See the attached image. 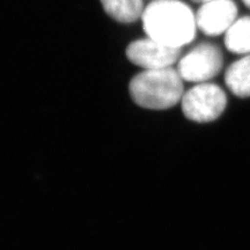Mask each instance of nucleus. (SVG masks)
Masks as SVG:
<instances>
[{
  "mask_svg": "<svg viewBox=\"0 0 250 250\" xmlns=\"http://www.w3.org/2000/svg\"><path fill=\"white\" fill-rule=\"evenodd\" d=\"M142 21L147 37L171 48L182 49L196 36V15L180 0H154L144 8Z\"/></svg>",
  "mask_w": 250,
  "mask_h": 250,
  "instance_id": "nucleus-1",
  "label": "nucleus"
},
{
  "mask_svg": "<svg viewBox=\"0 0 250 250\" xmlns=\"http://www.w3.org/2000/svg\"><path fill=\"white\" fill-rule=\"evenodd\" d=\"M183 81L173 67L144 70L130 81V95L140 107L164 110L182 100Z\"/></svg>",
  "mask_w": 250,
  "mask_h": 250,
  "instance_id": "nucleus-2",
  "label": "nucleus"
},
{
  "mask_svg": "<svg viewBox=\"0 0 250 250\" xmlns=\"http://www.w3.org/2000/svg\"><path fill=\"white\" fill-rule=\"evenodd\" d=\"M182 111L188 120L208 123L221 116L227 104V96L218 85L197 83L183 94Z\"/></svg>",
  "mask_w": 250,
  "mask_h": 250,
  "instance_id": "nucleus-3",
  "label": "nucleus"
},
{
  "mask_svg": "<svg viewBox=\"0 0 250 250\" xmlns=\"http://www.w3.org/2000/svg\"><path fill=\"white\" fill-rule=\"evenodd\" d=\"M225 83L237 98H250V55H246L227 68Z\"/></svg>",
  "mask_w": 250,
  "mask_h": 250,
  "instance_id": "nucleus-7",
  "label": "nucleus"
},
{
  "mask_svg": "<svg viewBox=\"0 0 250 250\" xmlns=\"http://www.w3.org/2000/svg\"><path fill=\"white\" fill-rule=\"evenodd\" d=\"M237 7L232 0H213L202 4L196 13L197 28L208 36L225 34L235 22Z\"/></svg>",
  "mask_w": 250,
  "mask_h": 250,
  "instance_id": "nucleus-6",
  "label": "nucleus"
},
{
  "mask_svg": "<svg viewBox=\"0 0 250 250\" xmlns=\"http://www.w3.org/2000/svg\"><path fill=\"white\" fill-rule=\"evenodd\" d=\"M180 48L167 46L153 39H142L130 43L126 48V57L131 62L144 70L171 67L180 61Z\"/></svg>",
  "mask_w": 250,
  "mask_h": 250,
  "instance_id": "nucleus-5",
  "label": "nucleus"
},
{
  "mask_svg": "<svg viewBox=\"0 0 250 250\" xmlns=\"http://www.w3.org/2000/svg\"><path fill=\"white\" fill-rule=\"evenodd\" d=\"M243 2H245V5L247 6V7L250 8V0H242Z\"/></svg>",
  "mask_w": 250,
  "mask_h": 250,
  "instance_id": "nucleus-11",
  "label": "nucleus"
},
{
  "mask_svg": "<svg viewBox=\"0 0 250 250\" xmlns=\"http://www.w3.org/2000/svg\"><path fill=\"white\" fill-rule=\"evenodd\" d=\"M225 45L237 55H250V17L236 19L225 33Z\"/></svg>",
  "mask_w": 250,
  "mask_h": 250,
  "instance_id": "nucleus-9",
  "label": "nucleus"
},
{
  "mask_svg": "<svg viewBox=\"0 0 250 250\" xmlns=\"http://www.w3.org/2000/svg\"><path fill=\"white\" fill-rule=\"evenodd\" d=\"M192 1H195V2H198V4H204V2L213 1V0H192Z\"/></svg>",
  "mask_w": 250,
  "mask_h": 250,
  "instance_id": "nucleus-10",
  "label": "nucleus"
},
{
  "mask_svg": "<svg viewBox=\"0 0 250 250\" xmlns=\"http://www.w3.org/2000/svg\"><path fill=\"white\" fill-rule=\"evenodd\" d=\"M105 13L117 22L131 23L142 19L143 0H100Z\"/></svg>",
  "mask_w": 250,
  "mask_h": 250,
  "instance_id": "nucleus-8",
  "label": "nucleus"
},
{
  "mask_svg": "<svg viewBox=\"0 0 250 250\" xmlns=\"http://www.w3.org/2000/svg\"><path fill=\"white\" fill-rule=\"evenodd\" d=\"M223 62V55L217 45L202 43L180 59L176 70L184 81L202 83L218 76Z\"/></svg>",
  "mask_w": 250,
  "mask_h": 250,
  "instance_id": "nucleus-4",
  "label": "nucleus"
}]
</instances>
